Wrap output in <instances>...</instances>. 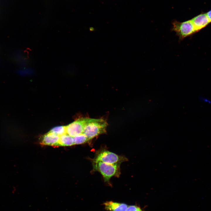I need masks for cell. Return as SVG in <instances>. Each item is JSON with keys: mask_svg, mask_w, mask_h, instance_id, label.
I'll list each match as a JSON object with an SVG mask.
<instances>
[{"mask_svg": "<svg viewBox=\"0 0 211 211\" xmlns=\"http://www.w3.org/2000/svg\"><path fill=\"white\" fill-rule=\"evenodd\" d=\"M108 125L107 121L103 118H88L83 133L91 140L101 134L105 133Z\"/></svg>", "mask_w": 211, "mask_h": 211, "instance_id": "1", "label": "cell"}, {"mask_svg": "<svg viewBox=\"0 0 211 211\" xmlns=\"http://www.w3.org/2000/svg\"><path fill=\"white\" fill-rule=\"evenodd\" d=\"M120 164H111L101 161H93V171H98L102 175L104 181L110 185V180L112 177H119L120 173Z\"/></svg>", "mask_w": 211, "mask_h": 211, "instance_id": "2", "label": "cell"}, {"mask_svg": "<svg viewBox=\"0 0 211 211\" xmlns=\"http://www.w3.org/2000/svg\"><path fill=\"white\" fill-rule=\"evenodd\" d=\"M172 24L171 30L176 33L179 42L186 37L192 36L197 33L191 20L181 22L175 21Z\"/></svg>", "mask_w": 211, "mask_h": 211, "instance_id": "3", "label": "cell"}, {"mask_svg": "<svg viewBox=\"0 0 211 211\" xmlns=\"http://www.w3.org/2000/svg\"><path fill=\"white\" fill-rule=\"evenodd\" d=\"M125 157L117 155L106 149L101 150L97 153L93 161H101L111 164H120L127 161Z\"/></svg>", "mask_w": 211, "mask_h": 211, "instance_id": "4", "label": "cell"}, {"mask_svg": "<svg viewBox=\"0 0 211 211\" xmlns=\"http://www.w3.org/2000/svg\"><path fill=\"white\" fill-rule=\"evenodd\" d=\"M87 118H79L66 126V134L74 137L83 133Z\"/></svg>", "mask_w": 211, "mask_h": 211, "instance_id": "5", "label": "cell"}, {"mask_svg": "<svg viewBox=\"0 0 211 211\" xmlns=\"http://www.w3.org/2000/svg\"><path fill=\"white\" fill-rule=\"evenodd\" d=\"M191 20L197 33L206 27L211 23L206 13L203 12Z\"/></svg>", "mask_w": 211, "mask_h": 211, "instance_id": "6", "label": "cell"}, {"mask_svg": "<svg viewBox=\"0 0 211 211\" xmlns=\"http://www.w3.org/2000/svg\"><path fill=\"white\" fill-rule=\"evenodd\" d=\"M59 137L58 135L49 132L42 137L40 144L42 145L58 146Z\"/></svg>", "mask_w": 211, "mask_h": 211, "instance_id": "7", "label": "cell"}, {"mask_svg": "<svg viewBox=\"0 0 211 211\" xmlns=\"http://www.w3.org/2000/svg\"><path fill=\"white\" fill-rule=\"evenodd\" d=\"M105 209L108 211H126L128 205L125 203L107 201L103 203Z\"/></svg>", "mask_w": 211, "mask_h": 211, "instance_id": "8", "label": "cell"}, {"mask_svg": "<svg viewBox=\"0 0 211 211\" xmlns=\"http://www.w3.org/2000/svg\"><path fill=\"white\" fill-rule=\"evenodd\" d=\"M74 145L73 137L66 134L60 136L58 146H71Z\"/></svg>", "mask_w": 211, "mask_h": 211, "instance_id": "9", "label": "cell"}, {"mask_svg": "<svg viewBox=\"0 0 211 211\" xmlns=\"http://www.w3.org/2000/svg\"><path fill=\"white\" fill-rule=\"evenodd\" d=\"M73 138L74 145L84 144L90 140L83 133L80 134Z\"/></svg>", "mask_w": 211, "mask_h": 211, "instance_id": "10", "label": "cell"}, {"mask_svg": "<svg viewBox=\"0 0 211 211\" xmlns=\"http://www.w3.org/2000/svg\"><path fill=\"white\" fill-rule=\"evenodd\" d=\"M49 132L54 133L60 136L66 134V126H59L54 127Z\"/></svg>", "mask_w": 211, "mask_h": 211, "instance_id": "11", "label": "cell"}, {"mask_svg": "<svg viewBox=\"0 0 211 211\" xmlns=\"http://www.w3.org/2000/svg\"><path fill=\"white\" fill-rule=\"evenodd\" d=\"M126 211H144L140 207L136 205H131L128 207Z\"/></svg>", "mask_w": 211, "mask_h": 211, "instance_id": "12", "label": "cell"}, {"mask_svg": "<svg viewBox=\"0 0 211 211\" xmlns=\"http://www.w3.org/2000/svg\"><path fill=\"white\" fill-rule=\"evenodd\" d=\"M206 13L207 16L211 22V9Z\"/></svg>", "mask_w": 211, "mask_h": 211, "instance_id": "13", "label": "cell"}]
</instances>
